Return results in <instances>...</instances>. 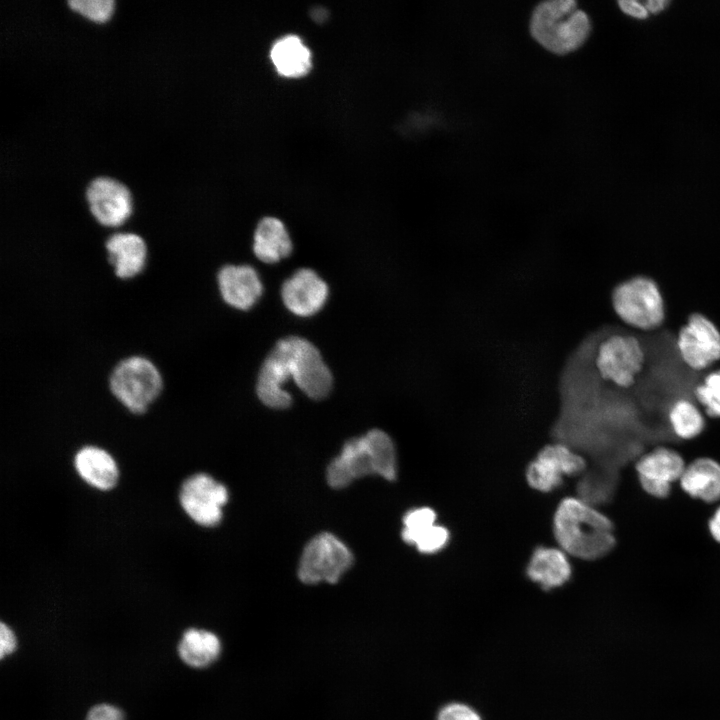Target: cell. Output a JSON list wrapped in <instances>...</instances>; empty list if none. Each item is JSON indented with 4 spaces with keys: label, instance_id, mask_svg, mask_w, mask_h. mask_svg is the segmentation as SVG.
<instances>
[{
    "label": "cell",
    "instance_id": "cell-1",
    "mask_svg": "<svg viewBox=\"0 0 720 720\" xmlns=\"http://www.w3.org/2000/svg\"><path fill=\"white\" fill-rule=\"evenodd\" d=\"M553 533L560 549L582 560L599 559L616 545L612 520L579 496L559 502L553 516Z\"/></svg>",
    "mask_w": 720,
    "mask_h": 720
},
{
    "label": "cell",
    "instance_id": "cell-7",
    "mask_svg": "<svg viewBox=\"0 0 720 720\" xmlns=\"http://www.w3.org/2000/svg\"><path fill=\"white\" fill-rule=\"evenodd\" d=\"M675 345L680 360L693 372L705 373L720 362V330L702 313L688 317L677 333Z\"/></svg>",
    "mask_w": 720,
    "mask_h": 720
},
{
    "label": "cell",
    "instance_id": "cell-28",
    "mask_svg": "<svg viewBox=\"0 0 720 720\" xmlns=\"http://www.w3.org/2000/svg\"><path fill=\"white\" fill-rule=\"evenodd\" d=\"M86 720H124V718L118 708L108 704H100L89 711Z\"/></svg>",
    "mask_w": 720,
    "mask_h": 720
},
{
    "label": "cell",
    "instance_id": "cell-16",
    "mask_svg": "<svg viewBox=\"0 0 720 720\" xmlns=\"http://www.w3.org/2000/svg\"><path fill=\"white\" fill-rule=\"evenodd\" d=\"M437 514L430 507H417L403 517L402 539L424 554L441 551L449 542L448 529L437 524Z\"/></svg>",
    "mask_w": 720,
    "mask_h": 720
},
{
    "label": "cell",
    "instance_id": "cell-27",
    "mask_svg": "<svg viewBox=\"0 0 720 720\" xmlns=\"http://www.w3.org/2000/svg\"><path fill=\"white\" fill-rule=\"evenodd\" d=\"M436 720H482V718L471 706L460 702H452L440 708Z\"/></svg>",
    "mask_w": 720,
    "mask_h": 720
},
{
    "label": "cell",
    "instance_id": "cell-5",
    "mask_svg": "<svg viewBox=\"0 0 720 720\" xmlns=\"http://www.w3.org/2000/svg\"><path fill=\"white\" fill-rule=\"evenodd\" d=\"M610 302L617 319L629 330L650 333L664 324V297L650 277L638 275L620 282L613 288Z\"/></svg>",
    "mask_w": 720,
    "mask_h": 720
},
{
    "label": "cell",
    "instance_id": "cell-8",
    "mask_svg": "<svg viewBox=\"0 0 720 720\" xmlns=\"http://www.w3.org/2000/svg\"><path fill=\"white\" fill-rule=\"evenodd\" d=\"M352 561L351 551L342 541L332 534L322 533L306 545L298 576L306 584L336 583Z\"/></svg>",
    "mask_w": 720,
    "mask_h": 720
},
{
    "label": "cell",
    "instance_id": "cell-9",
    "mask_svg": "<svg viewBox=\"0 0 720 720\" xmlns=\"http://www.w3.org/2000/svg\"><path fill=\"white\" fill-rule=\"evenodd\" d=\"M585 457L566 443L556 441L546 445L531 461L526 470L529 486L540 492L559 487L565 476H576L586 471Z\"/></svg>",
    "mask_w": 720,
    "mask_h": 720
},
{
    "label": "cell",
    "instance_id": "cell-3",
    "mask_svg": "<svg viewBox=\"0 0 720 720\" xmlns=\"http://www.w3.org/2000/svg\"><path fill=\"white\" fill-rule=\"evenodd\" d=\"M529 29L534 40L547 51L564 55L578 49L588 38L587 14L573 0H549L533 10Z\"/></svg>",
    "mask_w": 720,
    "mask_h": 720
},
{
    "label": "cell",
    "instance_id": "cell-18",
    "mask_svg": "<svg viewBox=\"0 0 720 720\" xmlns=\"http://www.w3.org/2000/svg\"><path fill=\"white\" fill-rule=\"evenodd\" d=\"M526 574L542 589L551 590L568 582L572 567L567 554L562 549L539 546L530 557Z\"/></svg>",
    "mask_w": 720,
    "mask_h": 720
},
{
    "label": "cell",
    "instance_id": "cell-2",
    "mask_svg": "<svg viewBox=\"0 0 720 720\" xmlns=\"http://www.w3.org/2000/svg\"><path fill=\"white\" fill-rule=\"evenodd\" d=\"M397 465L393 441L375 429L349 440L327 469V481L333 488H343L354 479L370 474L387 480L396 478Z\"/></svg>",
    "mask_w": 720,
    "mask_h": 720
},
{
    "label": "cell",
    "instance_id": "cell-24",
    "mask_svg": "<svg viewBox=\"0 0 720 720\" xmlns=\"http://www.w3.org/2000/svg\"><path fill=\"white\" fill-rule=\"evenodd\" d=\"M220 651L221 644L214 633L194 628L183 634L178 647L181 659L196 668L212 664L218 658Z\"/></svg>",
    "mask_w": 720,
    "mask_h": 720
},
{
    "label": "cell",
    "instance_id": "cell-6",
    "mask_svg": "<svg viewBox=\"0 0 720 720\" xmlns=\"http://www.w3.org/2000/svg\"><path fill=\"white\" fill-rule=\"evenodd\" d=\"M274 349L281 356L288 378L310 398L322 399L332 387V374L318 349L298 336H289L277 342Z\"/></svg>",
    "mask_w": 720,
    "mask_h": 720
},
{
    "label": "cell",
    "instance_id": "cell-13",
    "mask_svg": "<svg viewBox=\"0 0 720 720\" xmlns=\"http://www.w3.org/2000/svg\"><path fill=\"white\" fill-rule=\"evenodd\" d=\"M106 259L114 276L122 281L139 277L146 269L149 248L145 238L133 231H115L104 241Z\"/></svg>",
    "mask_w": 720,
    "mask_h": 720
},
{
    "label": "cell",
    "instance_id": "cell-29",
    "mask_svg": "<svg viewBox=\"0 0 720 720\" xmlns=\"http://www.w3.org/2000/svg\"><path fill=\"white\" fill-rule=\"evenodd\" d=\"M16 648V638L12 630L5 624L0 625V657L12 653Z\"/></svg>",
    "mask_w": 720,
    "mask_h": 720
},
{
    "label": "cell",
    "instance_id": "cell-10",
    "mask_svg": "<svg viewBox=\"0 0 720 720\" xmlns=\"http://www.w3.org/2000/svg\"><path fill=\"white\" fill-rule=\"evenodd\" d=\"M686 465L680 452L658 446L642 454L634 469L641 489L652 498L664 500L671 495L673 484L679 482Z\"/></svg>",
    "mask_w": 720,
    "mask_h": 720
},
{
    "label": "cell",
    "instance_id": "cell-20",
    "mask_svg": "<svg viewBox=\"0 0 720 720\" xmlns=\"http://www.w3.org/2000/svg\"><path fill=\"white\" fill-rule=\"evenodd\" d=\"M284 363L275 349L269 353L263 362L257 380V394L260 400L268 407L283 409L290 406L292 397L282 389L288 380Z\"/></svg>",
    "mask_w": 720,
    "mask_h": 720
},
{
    "label": "cell",
    "instance_id": "cell-12",
    "mask_svg": "<svg viewBox=\"0 0 720 720\" xmlns=\"http://www.w3.org/2000/svg\"><path fill=\"white\" fill-rule=\"evenodd\" d=\"M85 197L91 216L105 228L124 225L133 211L128 188L110 177L93 179L86 189Z\"/></svg>",
    "mask_w": 720,
    "mask_h": 720
},
{
    "label": "cell",
    "instance_id": "cell-30",
    "mask_svg": "<svg viewBox=\"0 0 720 720\" xmlns=\"http://www.w3.org/2000/svg\"><path fill=\"white\" fill-rule=\"evenodd\" d=\"M618 4L624 13H626L632 17H635L638 19H644L648 16V11L645 8V6L640 4L637 1L621 0L618 2Z\"/></svg>",
    "mask_w": 720,
    "mask_h": 720
},
{
    "label": "cell",
    "instance_id": "cell-23",
    "mask_svg": "<svg viewBox=\"0 0 720 720\" xmlns=\"http://www.w3.org/2000/svg\"><path fill=\"white\" fill-rule=\"evenodd\" d=\"M707 419L700 406L687 397L676 399L667 411L668 425L681 440H694L701 436L707 427Z\"/></svg>",
    "mask_w": 720,
    "mask_h": 720
},
{
    "label": "cell",
    "instance_id": "cell-33",
    "mask_svg": "<svg viewBox=\"0 0 720 720\" xmlns=\"http://www.w3.org/2000/svg\"><path fill=\"white\" fill-rule=\"evenodd\" d=\"M327 15V10L322 7H314L311 10V17H313L318 22L324 21L327 18Z\"/></svg>",
    "mask_w": 720,
    "mask_h": 720
},
{
    "label": "cell",
    "instance_id": "cell-14",
    "mask_svg": "<svg viewBox=\"0 0 720 720\" xmlns=\"http://www.w3.org/2000/svg\"><path fill=\"white\" fill-rule=\"evenodd\" d=\"M285 306L298 316L317 313L328 297V286L312 269H299L281 288Z\"/></svg>",
    "mask_w": 720,
    "mask_h": 720
},
{
    "label": "cell",
    "instance_id": "cell-17",
    "mask_svg": "<svg viewBox=\"0 0 720 720\" xmlns=\"http://www.w3.org/2000/svg\"><path fill=\"white\" fill-rule=\"evenodd\" d=\"M681 490L705 504L720 501V462L712 457H697L687 463L679 480Z\"/></svg>",
    "mask_w": 720,
    "mask_h": 720
},
{
    "label": "cell",
    "instance_id": "cell-19",
    "mask_svg": "<svg viewBox=\"0 0 720 720\" xmlns=\"http://www.w3.org/2000/svg\"><path fill=\"white\" fill-rule=\"evenodd\" d=\"M75 468L80 477L94 488L112 489L119 477V470L113 457L98 447H84L74 458Z\"/></svg>",
    "mask_w": 720,
    "mask_h": 720
},
{
    "label": "cell",
    "instance_id": "cell-15",
    "mask_svg": "<svg viewBox=\"0 0 720 720\" xmlns=\"http://www.w3.org/2000/svg\"><path fill=\"white\" fill-rule=\"evenodd\" d=\"M217 285L223 301L236 309H250L262 295L263 286L257 271L249 265L222 266Z\"/></svg>",
    "mask_w": 720,
    "mask_h": 720
},
{
    "label": "cell",
    "instance_id": "cell-26",
    "mask_svg": "<svg viewBox=\"0 0 720 720\" xmlns=\"http://www.w3.org/2000/svg\"><path fill=\"white\" fill-rule=\"evenodd\" d=\"M67 3L71 9L98 22L110 17L114 4L112 0H69Z\"/></svg>",
    "mask_w": 720,
    "mask_h": 720
},
{
    "label": "cell",
    "instance_id": "cell-22",
    "mask_svg": "<svg viewBox=\"0 0 720 720\" xmlns=\"http://www.w3.org/2000/svg\"><path fill=\"white\" fill-rule=\"evenodd\" d=\"M270 58L277 72L286 77H300L311 68V52L297 35L289 34L272 45Z\"/></svg>",
    "mask_w": 720,
    "mask_h": 720
},
{
    "label": "cell",
    "instance_id": "cell-11",
    "mask_svg": "<svg viewBox=\"0 0 720 720\" xmlns=\"http://www.w3.org/2000/svg\"><path fill=\"white\" fill-rule=\"evenodd\" d=\"M179 500L193 521L202 526H215L222 519V508L228 500V492L224 485L211 476L198 473L183 482Z\"/></svg>",
    "mask_w": 720,
    "mask_h": 720
},
{
    "label": "cell",
    "instance_id": "cell-4",
    "mask_svg": "<svg viewBox=\"0 0 720 720\" xmlns=\"http://www.w3.org/2000/svg\"><path fill=\"white\" fill-rule=\"evenodd\" d=\"M107 388L111 395L132 414H144L165 388L164 377L150 358L132 354L120 359L111 369Z\"/></svg>",
    "mask_w": 720,
    "mask_h": 720
},
{
    "label": "cell",
    "instance_id": "cell-21",
    "mask_svg": "<svg viewBox=\"0 0 720 720\" xmlns=\"http://www.w3.org/2000/svg\"><path fill=\"white\" fill-rule=\"evenodd\" d=\"M253 251L265 263H276L290 255L292 242L284 224L275 217H264L254 234Z\"/></svg>",
    "mask_w": 720,
    "mask_h": 720
},
{
    "label": "cell",
    "instance_id": "cell-25",
    "mask_svg": "<svg viewBox=\"0 0 720 720\" xmlns=\"http://www.w3.org/2000/svg\"><path fill=\"white\" fill-rule=\"evenodd\" d=\"M694 401L710 420H720V367L706 371L693 392Z\"/></svg>",
    "mask_w": 720,
    "mask_h": 720
},
{
    "label": "cell",
    "instance_id": "cell-32",
    "mask_svg": "<svg viewBox=\"0 0 720 720\" xmlns=\"http://www.w3.org/2000/svg\"><path fill=\"white\" fill-rule=\"evenodd\" d=\"M668 4L669 2L665 0H649L645 2L644 6L648 12L658 13L663 10Z\"/></svg>",
    "mask_w": 720,
    "mask_h": 720
},
{
    "label": "cell",
    "instance_id": "cell-31",
    "mask_svg": "<svg viewBox=\"0 0 720 720\" xmlns=\"http://www.w3.org/2000/svg\"><path fill=\"white\" fill-rule=\"evenodd\" d=\"M707 529L711 538L720 544V505H718L709 517Z\"/></svg>",
    "mask_w": 720,
    "mask_h": 720
}]
</instances>
